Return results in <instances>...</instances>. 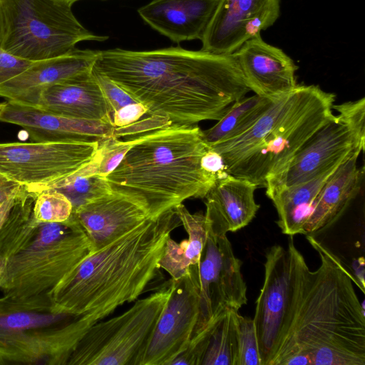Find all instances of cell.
<instances>
[{
	"label": "cell",
	"instance_id": "1",
	"mask_svg": "<svg viewBox=\"0 0 365 365\" xmlns=\"http://www.w3.org/2000/svg\"><path fill=\"white\" fill-rule=\"evenodd\" d=\"M93 71L106 77L149 115L173 124L219 120L250 91L234 54L180 46L148 51H98Z\"/></svg>",
	"mask_w": 365,
	"mask_h": 365
},
{
	"label": "cell",
	"instance_id": "2",
	"mask_svg": "<svg viewBox=\"0 0 365 365\" xmlns=\"http://www.w3.org/2000/svg\"><path fill=\"white\" fill-rule=\"evenodd\" d=\"M321 264L309 269L291 236L294 274L285 327L272 365H365V317L341 260L312 236Z\"/></svg>",
	"mask_w": 365,
	"mask_h": 365
},
{
	"label": "cell",
	"instance_id": "3",
	"mask_svg": "<svg viewBox=\"0 0 365 365\" xmlns=\"http://www.w3.org/2000/svg\"><path fill=\"white\" fill-rule=\"evenodd\" d=\"M180 225L173 208L89 252L47 294L51 312L90 328L135 301L158 277L165 242Z\"/></svg>",
	"mask_w": 365,
	"mask_h": 365
},
{
	"label": "cell",
	"instance_id": "4",
	"mask_svg": "<svg viewBox=\"0 0 365 365\" xmlns=\"http://www.w3.org/2000/svg\"><path fill=\"white\" fill-rule=\"evenodd\" d=\"M210 147L197 125L172 124L140 135L106 177L110 192L151 219L188 198H204L217 178L200 165Z\"/></svg>",
	"mask_w": 365,
	"mask_h": 365
},
{
	"label": "cell",
	"instance_id": "5",
	"mask_svg": "<svg viewBox=\"0 0 365 365\" xmlns=\"http://www.w3.org/2000/svg\"><path fill=\"white\" fill-rule=\"evenodd\" d=\"M333 93L319 86H297L276 99L246 132L212 147L228 174L257 187L279 173L321 127L335 118Z\"/></svg>",
	"mask_w": 365,
	"mask_h": 365
},
{
	"label": "cell",
	"instance_id": "6",
	"mask_svg": "<svg viewBox=\"0 0 365 365\" xmlns=\"http://www.w3.org/2000/svg\"><path fill=\"white\" fill-rule=\"evenodd\" d=\"M90 252L72 213L62 222H41L31 240L5 261L0 289L11 299L47 295Z\"/></svg>",
	"mask_w": 365,
	"mask_h": 365
},
{
	"label": "cell",
	"instance_id": "7",
	"mask_svg": "<svg viewBox=\"0 0 365 365\" xmlns=\"http://www.w3.org/2000/svg\"><path fill=\"white\" fill-rule=\"evenodd\" d=\"M5 33L1 48L21 59L38 61L65 54L82 41L103 42L77 19L72 5L59 0H2Z\"/></svg>",
	"mask_w": 365,
	"mask_h": 365
},
{
	"label": "cell",
	"instance_id": "8",
	"mask_svg": "<svg viewBox=\"0 0 365 365\" xmlns=\"http://www.w3.org/2000/svg\"><path fill=\"white\" fill-rule=\"evenodd\" d=\"M172 282V279L165 282L123 314L91 326L67 365H140L171 294Z\"/></svg>",
	"mask_w": 365,
	"mask_h": 365
},
{
	"label": "cell",
	"instance_id": "9",
	"mask_svg": "<svg viewBox=\"0 0 365 365\" xmlns=\"http://www.w3.org/2000/svg\"><path fill=\"white\" fill-rule=\"evenodd\" d=\"M101 143H0V177L38 194L86 165Z\"/></svg>",
	"mask_w": 365,
	"mask_h": 365
},
{
	"label": "cell",
	"instance_id": "10",
	"mask_svg": "<svg viewBox=\"0 0 365 365\" xmlns=\"http://www.w3.org/2000/svg\"><path fill=\"white\" fill-rule=\"evenodd\" d=\"M241 267L227 234L208 230L199 267L200 314L192 336L227 309L240 310L247 304Z\"/></svg>",
	"mask_w": 365,
	"mask_h": 365
},
{
	"label": "cell",
	"instance_id": "11",
	"mask_svg": "<svg viewBox=\"0 0 365 365\" xmlns=\"http://www.w3.org/2000/svg\"><path fill=\"white\" fill-rule=\"evenodd\" d=\"M200 264L177 280L163 310L140 365H171L187 348L200 314Z\"/></svg>",
	"mask_w": 365,
	"mask_h": 365
},
{
	"label": "cell",
	"instance_id": "12",
	"mask_svg": "<svg viewBox=\"0 0 365 365\" xmlns=\"http://www.w3.org/2000/svg\"><path fill=\"white\" fill-rule=\"evenodd\" d=\"M294 283L288 249L275 245L265 252L264 279L256 301L254 326L261 365H272L289 312Z\"/></svg>",
	"mask_w": 365,
	"mask_h": 365
},
{
	"label": "cell",
	"instance_id": "13",
	"mask_svg": "<svg viewBox=\"0 0 365 365\" xmlns=\"http://www.w3.org/2000/svg\"><path fill=\"white\" fill-rule=\"evenodd\" d=\"M355 153H360L349 130L336 115L302 145L279 173L267 181L266 193L333 171Z\"/></svg>",
	"mask_w": 365,
	"mask_h": 365
},
{
	"label": "cell",
	"instance_id": "14",
	"mask_svg": "<svg viewBox=\"0 0 365 365\" xmlns=\"http://www.w3.org/2000/svg\"><path fill=\"white\" fill-rule=\"evenodd\" d=\"M279 14V0H219L200 40L201 50L232 54L272 26Z\"/></svg>",
	"mask_w": 365,
	"mask_h": 365
},
{
	"label": "cell",
	"instance_id": "15",
	"mask_svg": "<svg viewBox=\"0 0 365 365\" xmlns=\"http://www.w3.org/2000/svg\"><path fill=\"white\" fill-rule=\"evenodd\" d=\"M88 328L79 319L0 336V364H66Z\"/></svg>",
	"mask_w": 365,
	"mask_h": 365
},
{
	"label": "cell",
	"instance_id": "16",
	"mask_svg": "<svg viewBox=\"0 0 365 365\" xmlns=\"http://www.w3.org/2000/svg\"><path fill=\"white\" fill-rule=\"evenodd\" d=\"M0 121L21 126L31 142L101 143L113 137V120L64 117L11 100L0 103Z\"/></svg>",
	"mask_w": 365,
	"mask_h": 365
},
{
	"label": "cell",
	"instance_id": "17",
	"mask_svg": "<svg viewBox=\"0 0 365 365\" xmlns=\"http://www.w3.org/2000/svg\"><path fill=\"white\" fill-rule=\"evenodd\" d=\"M98 53L96 50L75 48L54 58L34 61L24 71L0 85V96L34 106L44 89L91 76Z\"/></svg>",
	"mask_w": 365,
	"mask_h": 365
},
{
	"label": "cell",
	"instance_id": "18",
	"mask_svg": "<svg viewBox=\"0 0 365 365\" xmlns=\"http://www.w3.org/2000/svg\"><path fill=\"white\" fill-rule=\"evenodd\" d=\"M233 54L247 86L256 95L275 100L298 86L293 60L260 35L247 41Z\"/></svg>",
	"mask_w": 365,
	"mask_h": 365
},
{
	"label": "cell",
	"instance_id": "19",
	"mask_svg": "<svg viewBox=\"0 0 365 365\" xmlns=\"http://www.w3.org/2000/svg\"><path fill=\"white\" fill-rule=\"evenodd\" d=\"M95 252L151 219L139 206L113 192L93 198L72 211Z\"/></svg>",
	"mask_w": 365,
	"mask_h": 365
},
{
	"label": "cell",
	"instance_id": "20",
	"mask_svg": "<svg viewBox=\"0 0 365 365\" xmlns=\"http://www.w3.org/2000/svg\"><path fill=\"white\" fill-rule=\"evenodd\" d=\"M219 0H152L138 14L172 41L201 40Z\"/></svg>",
	"mask_w": 365,
	"mask_h": 365
},
{
	"label": "cell",
	"instance_id": "21",
	"mask_svg": "<svg viewBox=\"0 0 365 365\" xmlns=\"http://www.w3.org/2000/svg\"><path fill=\"white\" fill-rule=\"evenodd\" d=\"M253 182L228 174L217 179L203 199L208 230L215 234L236 232L255 217L259 208Z\"/></svg>",
	"mask_w": 365,
	"mask_h": 365
},
{
	"label": "cell",
	"instance_id": "22",
	"mask_svg": "<svg viewBox=\"0 0 365 365\" xmlns=\"http://www.w3.org/2000/svg\"><path fill=\"white\" fill-rule=\"evenodd\" d=\"M56 115L84 120H110L112 112L93 73L41 92L32 106Z\"/></svg>",
	"mask_w": 365,
	"mask_h": 365
},
{
	"label": "cell",
	"instance_id": "23",
	"mask_svg": "<svg viewBox=\"0 0 365 365\" xmlns=\"http://www.w3.org/2000/svg\"><path fill=\"white\" fill-rule=\"evenodd\" d=\"M359 154H352L327 178L305 221L302 234L317 233L331 225L357 195L363 175L357 167Z\"/></svg>",
	"mask_w": 365,
	"mask_h": 365
},
{
	"label": "cell",
	"instance_id": "24",
	"mask_svg": "<svg viewBox=\"0 0 365 365\" xmlns=\"http://www.w3.org/2000/svg\"><path fill=\"white\" fill-rule=\"evenodd\" d=\"M174 210L188 235V239L178 243L169 237L159 266L168 272L173 279L177 280L184 276L192 265L200 263L208 227L205 214H192L182 203L175 206Z\"/></svg>",
	"mask_w": 365,
	"mask_h": 365
},
{
	"label": "cell",
	"instance_id": "25",
	"mask_svg": "<svg viewBox=\"0 0 365 365\" xmlns=\"http://www.w3.org/2000/svg\"><path fill=\"white\" fill-rule=\"evenodd\" d=\"M334 170L310 180L266 193L276 208L278 215L277 224L283 234L289 236L302 234L303 226L317 197Z\"/></svg>",
	"mask_w": 365,
	"mask_h": 365
},
{
	"label": "cell",
	"instance_id": "26",
	"mask_svg": "<svg viewBox=\"0 0 365 365\" xmlns=\"http://www.w3.org/2000/svg\"><path fill=\"white\" fill-rule=\"evenodd\" d=\"M275 100L255 94L235 101L215 125L202 130L205 142L210 148L238 137L249 130Z\"/></svg>",
	"mask_w": 365,
	"mask_h": 365
},
{
	"label": "cell",
	"instance_id": "27",
	"mask_svg": "<svg viewBox=\"0 0 365 365\" xmlns=\"http://www.w3.org/2000/svg\"><path fill=\"white\" fill-rule=\"evenodd\" d=\"M36 195L22 187L0 228V257L4 261L18 252L38 231L41 222L33 212Z\"/></svg>",
	"mask_w": 365,
	"mask_h": 365
},
{
	"label": "cell",
	"instance_id": "28",
	"mask_svg": "<svg viewBox=\"0 0 365 365\" xmlns=\"http://www.w3.org/2000/svg\"><path fill=\"white\" fill-rule=\"evenodd\" d=\"M238 313L228 309L215 319L202 365H236Z\"/></svg>",
	"mask_w": 365,
	"mask_h": 365
},
{
	"label": "cell",
	"instance_id": "29",
	"mask_svg": "<svg viewBox=\"0 0 365 365\" xmlns=\"http://www.w3.org/2000/svg\"><path fill=\"white\" fill-rule=\"evenodd\" d=\"M51 189L63 194L71 202L73 210L93 198L111 192L106 177L98 174L96 155L86 165Z\"/></svg>",
	"mask_w": 365,
	"mask_h": 365
},
{
	"label": "cell",
	"instance_id": "30",
	"mask_svg": "<svg viewBox=\"0 0 365 365\" xmlns=\"http://www.w3.org/2000/svg\"><path fill=\"white\" fill-rule=\"evenodd\" d=\"M73 211L70 200L54 189L43 190L36 195L33 212L42 222H62L67 220Z\"/></svg>",
	"mask_w": 365,
	"mask_h": 365
},
{
	"label": "cell",
	"instance_id": "31",
	"mask_svg": "<svg viewBox=\"0 0 365 365\" xmlns=\"http://www.w3.org/2000/svg\"><path fill=\"white\" fill-rule=\"evenodd\" d=\"M332 109L338 111L337 118L349 130L355 148L360 153L364 151L365 145V98L341 104H334Z\"/></svg>",
	"mask_w": 365,
	"mask_h": 365
},
{
	"label": "cell",
	"instance_id": "32",
	"mask_svg": "<svg viewBox=\"0 0 365 365\" xmlns=\"http://www.w3.org/2000/svg\"><path fill=\"white\" fill-rule=\"evenodd\" d=\"M236 365H261L253 319L237 315Z\"/></svg>",
	"mask_w": 365,
	"mask_h": 365
},
{
	"label": "cell",
	"instance_id": "33",
	"mask_svg": "<svg viewBox=\"0 0 365 365\" xmlns=\"http://www.w3.org/2000/svg\"><path fill=\"white\" fill-rule=\"evenodd\" d=\"M172 124V122L165 117L150 115L125 126L115 127L113 138L120 139V138L139 135L168 127Z\"/></svg>",
	"mask_w": 365,
	"mask_h": 365
},
{
	"label": "cell",
	"instance_id": "34",
	"mask_svg": "<svg viewBox=\"0 0 365 365\" xmlns=\"http://www.w3.org/2000/svg\"><path fill=\"white\" fill-rule=\"evenodd\" d=\"M93 73L110 106L112 113L126 105L135 103L126 92L113 81L93 71Z\"/></svg>",
	"mask_w": 365,
	"mask_h": 365
},
{
	"label": "cell",
	"instance_id": "35",
	"mask_svg": "<svg viewBox=\"0 0 365 365\" xmlns=\"http://www.w3.org/2000/svg\"><path fill=\"white\" fill-rule=\"evenodd\" d=\"M32 62L15 57L0 48V85L24 71Z\"/></svg>",
	"mask_w": 365,
	"mask_h": 365
},
{
	"label": "cell",
	"instance_id": "36",
	"mask_svg": "<svg viewBox=\"0 0 365 365\" xmlns=\"http://www.w3.org/2000/svg\"><path fill=\"white\" fill-rule=\"evenodd\" d=\"M145 113H147V109L142 103L138 102L130 103L113 113V123L115 127L125 126L138 120Z\"/></svg>",
	"mask_w": 365,
	"mask_h": 365
},
{
	"label": "cell",
	"instance_id": "37",
	"mask_svg": "<svg viewBox=\"0 0 365 365\" xmlns=\"http://www.w3.org/2000/svg\"><path fill=\"white\" fill-rule=\"evenodd\" d=\"M201 168L217 180L228 175L222 156L215 150L209 148L200 160Z\"/></svg>",
	"mask_w": 365,
	"mask_h": 365
},
{
	"label": "cell",
	"instance_id": "38",
	"mask_svg": "<svg viewBox=\"0 0 365 365\" xmlns=\"http://www.w3.org/2000/svg\"><path fill=\"white\" fill-rule=\"evenodd\" d=\"M21 187L16 182L1 178L0 180V203L16 193Z\"/></svg>",
	"mask_w": 365,
	"mask_h": 365
},
{
	"label": "cell",
	"instance_id": "39",
	"mask_svg": "<svg viewBox=\"0 0 365 365\" xmlns=\"http://www.w3.org/2000/svg\"><path fill=\"white\" fill-rule=\"evenodd\" d=\"M18 192L16 193H15L14 195H11V197H9L8 199H6L3 202L0 203V228L1 227L2 225L4 224L5 220L6 219L11 207L13 206V205L14 203L15 198H16V196Z\"/></svg>",
	"mask_w": 365,
	"mask_h": 365
},
{
	"label": "cell",
	"instance_id": "40",
	"mask_svg": "<svg viewBox=\"0 0 365 365\" xmlns=\"http://www.w3.org/2000/svg\"><path fill=\"white\" fill-rule=\"evenodd\" d=\"M5 33V16L2 0H0V48L1 46Z\"/></svg>",
	"mask_w": 365,
	"mask_h": 365
},
{
	"label": "cell",
	"instance_id": "41",
	"mask_svg": "<svg viewBox=\"0 0 365 365\" xmlns=\"http://www.w3.org/2000/svg\"><path fill=\"white\" fill-rule=\"evenodd\" d=\"M4 267H5V261L4 260V259L1 257H0V279L4 272Z\"/></svg>",
	"mask_w": 365,
	"mask_h": 365
},
{
	"label": "cell",
	"instance_id": "42",
	"mask_svg": "<svg viewBox=\"0 0 365 365\" xmlns=\"http://www.w3.org/2000/svg\"><path fill=\"white\" fill-rule=\"evenodd\" d=\"M59 1H64L66 3L73 5L75 2L80 1V0H59Z\"/></svg>",
	"mask_w": 365,
	"mask_h": 365
},
{
	"label": "cell",
	"instance_id": "43",
	"mask_svg": "<svg viewBox=\"0 0 365 365\" xmlns=\"http://www.w3.org/2000/svg\"><path fill=\"white\" fill-rule=\"evenodd\" d=\"M2 178L0 177V180Z\"/></svg>",
	"mask_w": 365,
	"mask_h": 365
}]
</instances>
